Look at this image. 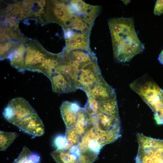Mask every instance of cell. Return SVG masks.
Instances as JSON below:
<instances>
[{"mask_svg":"<svg viewBox=\"0 0 163 163\" xmlns=\"http://www.w3.org/2000/svg\"><path fill=\"white\" fill-rule=\"evenodd\" d=\"M108 24L113 56L117 62H129L143 51L144 46L136 32L133 18H113L108 21Z\"/></svg>","mask_w":163,"mask_h":163,"instance_id":"obj_1","label":"cell"},{"mask_svg":"<svg viewBox=\"0 0 163 163\" xmlns=\"http://www.w3.org/2000/svg\"><path fill=\"white\" fill-rule=\"evenodd\" d=\"M26 44L25 70L42 73L50 78L55 72L59 54L47 51L38 42L34 40L29 41Z\"/></svg>","mask_w":163,"mask_h":163,"instance_id":"obj_2","label":"cell"},{"mask_svg":"<svg viewBox=\"0 0 163 163\" xmlns=\"http://www.w3.org/2000/svg\"><path fill=\"white\" fill-rule=\"evenodd\" d=\"M96 139L103 146L115 141L121 136L120 117L101 112L91 116Z\"/></svg>","mask_w":163,"mask_h":163,"instance_id":"obj_3","label":"cell"},{"mask_svg":"<svg viewBox=\"0 0 163 163\" xmlns=\"http://www.w3.org/2000/svg\"><path fill=\"white\" fill-rule=\"evenodd\" d=\"M139 145L136 163H163V140L138 133Z\"/></svg>","mask_w":163,"mask_h":163,"instance_id":"obj_4","label":"cell"},{"mask_svg":"<svg viewBox=\"0 0 163 163\" xmlns=\"http://www.w3.org/2000/svg\"><path fill=\"white\" fill-rule=\"evenodd\" d=\"M130 87L151 109L160 100L163 95V90L146 76L133 82L130 84Z\"/></svg>","mask_w":163,"mask_h":163,"instance_id":"obj_5","label":"cell"},{"mask_svg":"<svg viewBox=\"0 0 163 163\" xmlns=\"http://www.w3.org/2000/svg\"><path fill=\"white\" fill-rule=\"evenodd\" d=\"M36 113L24 98L18 97L12 99L4 109L3 114L9 123L15 125L22 120Z\"/></svg>","mask_w":163,"mask_h":163,"instance_id":"obj_6","label":"cell"},{"mask_svg":"<svg viewBox=\"0 0 163 163\" xmlns=\"http://www.w3.org/2000/svg\"><path fill=\"white\" fill-rule=\"evenodd\" d=\"M87 96L91 97L99 103L116 98L114 90L105 81L102 76L95 83Z\"/></svg>","mask_w":163,"mask_h":163,"instance_id":"obj_7","label":"cell"},{"mask_svg":"<svg viewBox=\"0 0 163 163\" xmlns=\"http://www.w3.org/2000/svg\"><path fill=\"white\" fill-rule=\"evenodd\" d=\"M25 133L34 136H40L44 133L43 124L37 113L22 120L16 125Z\"/></svg>","mask_w":163,"mask_h":163,"instance_id":"obj_8","label":"cell"},{"mask_svg":"<svg viewBox=\"0 0 163 163\" xmlns=\"http://www.w3.org/2000/svg\"><path fill=\"white\" fill-rule=\"evenodd\" d=\"M81 108L76 103L68 101L62 102L60 109L66 129L74 127L77 119L78 113Z\"/></svg>","mask_w":163,"mask_h":163,"instance_id":"obj_9","label":"cell"},{"mask_svg":"<svg viewBox=\"0 0 163 163\" xmlns=\"http://www.w3.org/2000/svg\"><path fill=\"white\" fill-rule=\"evenodd\" d=\"M53 91L60 94L73 92L71 82L67 76L64 73L56 71L49 78Z\"/></svg>","mask_w":163,"mask_h":163,"instance_id":"obj_10","label":"cell"},{"mask_svg":"<svg viewBox=\"0 0 163 163\" xmlns=\"http://www.w3.org/2000/svg\"><path fill=\"white\" fill-rule=\"evenodd\" d=\"M25 46L22 43H19L15 46L9 56L11 65L13 67L22 72L25 70L24 54Z\"/></svg>","mask_w":163,"mask_h":163,"instance_id":"obj_11","label":"cell"},{"mask_svg":"<svg viewBox=\"0 0 163 163\" xmlns=\"http://www.w3.org/2000/svg\"><path fill=\"white\" fill-rule=\"evenodd\" d=\"M93 126L91 117L84 108H81L74 128L81 136L89 128Z\"/></svg>","mask_w":163,"mask_h":163,"instance_id":"obj_12","label":"cell"},{"mask_svg":"<svg viewBox=\"0 0 163 163\" xmlns=\"http://www.w3.org/2000/svg\"><path fill=\"white\" fill-rule=\"evenodd\" d=\"M51 155L57 163H75L78 158L70 152L69 149L57 150L52 152Z\"/></svg>","mask_w":163,"mask_h":163,"instance_id":"obj_13","label":"cell"},{"mask_svg":"<svg viewBox=\"0 0 163 163\" xmlns=\"http://www.w3.org/2000/svg\"><path fill=\"white\" fill-rule=\"evenodd\" d=\"M40 156L24 146L18 157L13 163H40Z\"/></svg>","mask_w":163,"mask_h":163,"instance_id":"obj_14","label":"cell"},{"mask_svg":"<svg viewBox=\"0 0 163 163\" xmlns=\"http://www.w3.org/2000/svg\"><path fill=\"white\" fill-rule=\"evenodd\" d=\"M100 103V111L108 115L119 117L117 100L116 99L104 101Z\"/></svg>","mask_w":163,"mask_h":163,"instance_id":"obj_15","label":"cell"},{"mask_svg":"<svg viewBox=\"0 0 163 163\" xmlns=\"http://www.w3.org/2000/svg\"><path fill=\"white\" fill-rule=\"evenodd\" d=\"M96 136L94 132L93 126L88 128L81 136L78 146L81 152L88 150V145L89 142L92 140L95 139Z\"/></svg>","mask_w":163,"mask_h":163,"instance_id":"obj_16","label":"cell"},{"mask_svg":"<svg viewBox=\"0 0 163 163\" xmlns=\"http://www.w3.org/2000/svg\"><path fill=\"white\" fill-rule=\"evenodd\" d=\"M18 136V134L15 132H6L0 131V151L6 150Z\"/></svg>","mask_w":163,"mask_h":163,"instance_id":"obj_17","label":"cell"},{"mask_svg":"<svg viewBox=\"0 0 163 163\" xmlns=\"http://www.w3.org/2000/svg\"><path fill=\"white\" fill-rule=\"evenodd\" d=\"M88 99L84 108L90 116L98 113L100 111V103L91 97H88Z\"/></svg>","mask_w":163,"mask_h":163,"instance_id":"obj_18","label":"cell"},{"mask_svg":"<svg viewBox=\"0 0 163 163\" xmlns=\"http://www.w3.org/2000/svg\"><path fill=\"white\" fill-rule=\"evenodd\" d=\"M65 136L70 147L73 145H78L81 136L74 127L66 129Z\"/></svg>","mask_w":163,"mask_h":163,"instance_id":"obj_19","label":"cell"},{"mask_svg":"<svg viewBox=\"0 0 163 163\" xmlns=\"http://www.w3.org/2000/svg\"><path fill=\"white\" fill-rule=\"evenodd\" d=\"M17 45L15 42L11 41L0 44V59L8 58L14 48Z\"/></svg>","mask_w":163,"mask_h":163,"instance_id":"obj_20","label":"cell"},{"mask_svg":"<svg viewBox=\"0 0 163 163\" xmlns=\"http://www.w3.org/2000/svg\"><path fill=\"white\" fill-rule=\"evenodd\" d=\"M98 154L89 150L81 152L77 162L79 163H92L98 158Z\"/></svg>","mask_w":163,"mask_h":163,"instance_id":"obj_21","label":"cell"},{"mask_svg":"<svg viewBox=\"0 0 163 163\" xmlns=\"http://www.w3.org/2000/svg\"><path fill=\"white\" fill-rule=\"evenodd\" d=\"M157 123L163 125V95L160 101L152 110Z\"/></svg>","mask_w":163,"mask_h":163,"instance_id":"obj_22","label":"cell"},{"mask_svg":"<svg viewBox=\"0 0 163 163\" xmlns=\"http://www.w3.org/2000/svg\"><path fill=\"white\" fill-rule=\"evenodd\" d=\"M54 143L57 150H67L70 147L65 136H57L55 139Z\"/></svg>","mask_w":163,"mask_h":163,"instance_id":"obj_23","label":"cell"},{"mask_svg":"<svg viewBox=\"0 0 163 163\" xmlns=\"http://www.w3.org/2000/svg\"><path fill=\"white\" fill-rule=\"evenodd\" d=\"M103 146L96 139L90 141L88 145V149L98 154Z\"/></svg>","mask_w":163,"mask_h":163,"instance_id":"obj_24","label":"cell"},{"mask_svg":"<svg viewBox=\"0 0 163 163\" xmlns=\"http://www.w3.org/2000/svg\"><path fill=\"white\" fill-rule=\"evenodd\" d=\"M154 13L159 15L163 14V0H157L154 7Z\"/></svg>","mask_w":163,"mask_h":163,"instance_id":"obj_25","label":"cell"},{"mask_svg":"<svg viewBox=\"0 0 163 163\" xmlns=\"http://www.w3.org/2000/svg\"><path fill=\"white\" fill-rule=\"evenodd\" d=\"M11 34L12 38L17 40H20L23 37L19 28L15 30H11Z\"/></svg>","mask_w":163,"mask_h":163,"instance_id":"obj_26","label":"cell"},{"mask_svg":"<svg viewBox=\"0 0 163 163\" xmlns=\"http://www.w3.org/2000/svg\"><path fill=\"white\" fill-rule=\"evenodd\" d=\"M33 7V3L30 5L24 7L21 9L20 14L24 15L29 14Z\"/></svg>","mask_w":163,"mask_h":163,"instance_id":"obj_27","label":"cell"},{"mask_svg":"<svg viewBox=\"0 0 163 163\" xmlns=\"http://www.w3.org/2000/svg\"><path fill=\"white\" fill-rule=\"evenodd\" d=\"M35 0H24L23 1L22 4L23 6H26L30 5L33 3Z\"/></svg>","mask_w":163,"mask_h":163,"instance_id":"obj_28","label":"cell"},{"mask_svg":"<svg viewBox=\"0 0 163 163\" xmlns=\"http://www.w3.org/2000/svg\"><path fill=\"white\" fill-rule=\"evenodd\" d=\"M9 23L10 27H11L13 25L18 24V22L16 18H12Z\"/></svg>","mask_w":163,"mask_h":163,"instance_id":"obj_29","label":"cell"},{"mask_svg":"<svg viewBox=\"0 0 163 163\" xmlns=\"http://www.w3.org/2000/svg\"><path fill=\"white\" fill-rule=\"evenodd\" d=\"M158 60L159 62L163 65V50L159 56Z\"/></svg>","mask_w":163,"mask_h":163,"instance_id":"obj_30","label":"cell"},{"mask_svg":"<svg viewBox=\"0 0 163 163\" xmlns=\"http://www.w3.org/2000/svg\"><path fill=\"white\" fill-rule=\"evenodd\" d=\"M38 2L40 5L42 7L45 6L46 4V2L45 0L38 1Z\"/></svg>","mask_w":163,"mask_h":163,"instance_id":"obj_31","label":"cell"},{"mask_svg":"<svg viewBox=\"0 0 163 163\" xmlns=\"http://www.w3.org/2000/svg\"><path fill=\"white\" fill-rule=\"evenodd\" d=\"M24 18L25 15L20 14L16 17V19L17 20H20Z\"/></svg>","mask_w":163,"mask_h":163,"instance_id":"obj_32","label":"cell"},{"mask_svg":"<svg viewBox=\"0 0 163 163\" xmlns=\"http://www.w3.org/2000/svg\"><path fill=\"white\" fill-rule=\"evenodd\" d=\"M75 163H79L77 162H76Z\"/></svg>","mask_w":163,"mask_h":163,"instance_id":"obj_33","label":"cell"}]
</instances>
